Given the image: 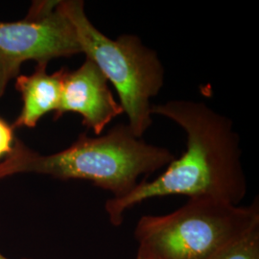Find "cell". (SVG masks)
Here are the masks:
<instances>
[{
	"mask_svg": "<svg viewBox=\"0 0 259 259\" xmlns=\"http://www.w3.org/2000/svg\"><path fill=\"white\" fill-rule=\"evenodd\" d=\"M175 158L169 149L148 144L128 124H118L97 138L81 134L68 148L47 156L16 139L12 153L0 161V179L36 173L64 181L84 180L111 192L112 199H121L141 183L140 177L146 180Z\"/></svg>",
	"mask_w": 259,
	"mask_h": 259,
	"instance_id": "obj_2",
	"label": "cell"
},
{
	"mask_svg": "<svg viewBox=\"0 0 259 259\" xmlns=\"http://www.w3.org/2000/svg\"><path fill=\"white\" fill-rule=\"evenodd\" d=\"M65 70L63 67L49 74L47 65H37L33 74L17 77L16 89L21 94L22 109L12 125L14 129L35 128L46 114L58 111Z\"/></svg>",
	"mask_w": 259,
	"mask_h": 259,
	"instance_id": "obj_7",
	"label": "cell"
},
{
	"mask_svg": "<svg viewBox=\"0 0 259 259\" xmlns=\"http://www.w3.org/2000/svg\"><path fill=\"white\" fill-rule=\"evenodd\" d=\"M151 114L164 116L184 130L186 149L154 181H142L124 198L106 202L111 225L119 227L127 210L152 198L183 195L240 205L248 185L241 162L240 137L232 119L204 103L189 100L152 105Z\"/></svg>",
	"mask_w": 259,
	"mask_h": 259,
	"instance_id": "obj_1",
	"label": "cell"
},
{
	"mask_svg": "<svg viewBox=\"0 0 259 259\" xmlns=\"http://www.w3.org/2000/svg\"><path fill=\"white\" fill-rule=\"evenodd\" d=\"M213 259H259V226L232 242Z\"/></svg>",
	"mask_w": 259,
	"mask_h": 259,
	"instance_id": "obj_8",
	"label": "cell"
},
{
	"mask_svg": "<svg viewBox=\"0 0 259 259\" xmlns=\"http://www.w3.org/2000/svg\"><path fill=\"white\" fill-rule=\"evenodd\" d=\"M0 259H9L7 258V257H5V256H3L1 253H0Z\"/></svg>",
	"mask_w": 259,
	"mask_h": 259,
	"instance_id": "obj_11",
	"label": "cell"
},
{
	"mask_svg": "<svg viewBox=\"0 0 259 259\" xmlns=\"http://www.w3.org/2000/svg\"><path fill=\"white\" fill-rule=\"evenodd\" d=\"M60 7L74 27L82 53L113 84L130 128L141 139L153 124L151 99L164 83V67L157 51L145 47L136 35L107 37L91 22L82 0L60 1Z\"/></svg>",
	"mask_w": 259,
	"mask_h": 259,
	"instance_id": "obj_4",
	"label": "cell"
},
{
	"mask_svg": "<svg viewBox=\"0 0 259 259\" xmlns=\"http://www.w3.org/2000/svg\"><path fill=\"white\" fill-rule=\"evenodd\" d=\"M136 259H160L156 256L155 254H153L151 251H149L147 249L140 247L139 246V250L137 253V257Z\"/></svg>",
	"mask_w": 259,
	"mask_h": 259,
	"instance_id": "obj_10",
	"label": "cell"
},
{
	"mask_svg": "<svg viewBox=\"0 0 259 259\" xmlns=\"http://www.w3.org/2000/svg\"><path fill=\"white\" fill-rule=\"evenodd\" d=\"M66 112L80 114L83 126L98 137L113 118L124 113L109 88V81L88 58L76 70H65L61 103L54 120Z\"/></svg>",
	"mask_w": 259,
	"mask_h": 259,
	"instance_id": "obj_6",
	"label": "cell"
},
{
	"mask_svg": "<svg viewBox=\"0 0 259 259\" xmlns=\"http://www.w3.org/2000/svg\"><path fill=\"white\" fill-rule=\"evenodd\" d=\"M258 226L257 198L242 206L198 197L169 214L142 216L134 236L158 258L213 259Z\"/></svg>",
	"mask_w": 259,
	"mask_h": 259,
	"instance_id": "obj_3",
	"label": "cell"
},
{
	"mask_svg": "<svg viewBox=\"0 0 259 259\" xmlns=\"http://www.w3.org/2000/svg\"><path fill=\"white\" fill-rule=\"evenodd\" d=\"M15 141L13 126L0 118V161L5 159L12 153Z\"/></svg>",
	"mask_w": 259,
	"mask_h": 259,
	"instance_id": "obj_9",
	"label": "cell"
},
{
	"mask_svg": "<svg viewBox=\"0 0 259 259\" xmlns=\"http://www.w3.org/2000/svg\"><path fill=\"white\" fill-rule=\"evenodd\" d=\"M82 53L74 27L60 1H35L25 19L0 21V98L27 61L48 65L57 58Z\"/></svg>",
	"mask_w": 259,
	"mask_h": 259,
	"instance_id": "obj_5",
	"label": "cell"
}]
</instances>
